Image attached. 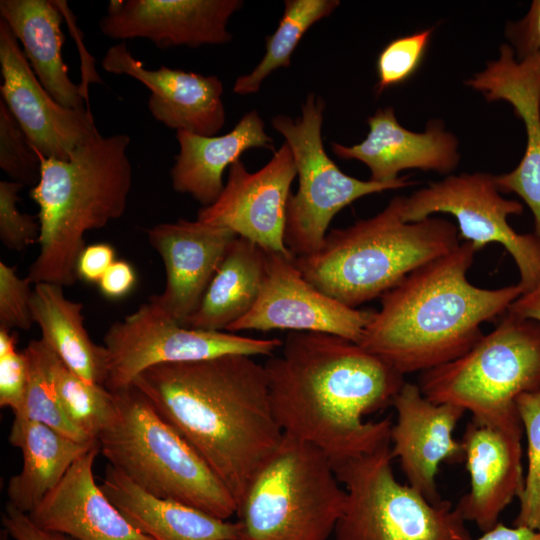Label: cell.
<instances>
[{"label": "cell", "instance_id": "obj_31", "mask_svg": "<svg viewBox=\"0 0 540 540\" xmlns=\"http://www.w3.org/2000/svg\"><path fill=\"white\" fill-rule=\"evenodd\" d=\"M338 0H286L278 27L266 38V52L258 65L239 76L233 86L238 95L258 92L262 82L275 70L288 68L291 55L309 28L328 17L338 6Z\"/></svg>", "mask_w": 540, "mask_h": 540}, {"label": "cell", "instance_id": "obj_36", "mask_svg": "<svg viewBox=\"0 0 540 540\" xmlns=\"http://www.w3.org/2000/svg\"><path fill=\"white\" fill-rule=\"evenodd\" d=\"M24 186L15 181H0V240L15 251L39 243L40 222L38 217L25 214L17 209L18 192Z\"/></svg>", "mask_w": 540, "mask_h": 540}, {"label": "cell", "instance_id": "obj_12", "mask_svg": "<svg viewBox=\"0 0 540 540\" xmlns=\"http://www.w3.org/2000/svg\"><path fill=\"white\" fill-rule=\"evenodd\" d=\"M501 193L496 175L450 174L405 196L402 218L415 222L436 213L450 214L458 223L459 237L478 251L490 243L501 244L518 268L517 284L525 293L540 282V239L534 233L520 234L510 226L508 217L522 214L524 207Z\"/></svg>", "mask_w": 540, "mask_h": 540}, {"label": "cell", "instance_id": "obj_32", "mask_svg": "<svg viewBox=\"0 0 540 540\" xmlns=\"http://www.w3.org/2000/svg\"><path fill=\"white\" fill-rule=\"evenodd\" d=\"M516 407L527 437V471L513 526L540 530V390L520 395Z\"/></svg>", "mask_w": 540, "mask_h": 540}, {"label": "cell", "instance_id": "obj_3", "mask_svg": "<svg viewBox=\"0 0 540 540\" xmlns=\"http://www.w3.org/2000/svg\"><path fill=\"white\" fill-rule=\"evenodd\" d=\"M476 252L464 241L407 274L380 297L358 344L402 375L464 355L483 337L482 324L504 314L523 293L518 284L486 289L470 283Z\"/></svg>", "mask_w": 540, "mask_h": 540}, {"label": "cell", "instance_id": "obj_7", "mask_svg": "<svg viewBox=\"0 0 540 540\" xmlns=\"http://www.w3.org/2000/svg\"><path fill=\"white\" fill-rule=\"evenodd\" d=\"M345 500L329 458L284 434L237 505V540H327Z\"/></svg>", "mask_w": 540, "mask_h": 540}, {"label": "cell", "instance_id": "obj_16", "mask_svg": "<svg viewBox=\"0 0 540 540\" xmlns=\"http://www.w3.org/2000/svg\"><path fill=\"white\" fill-rule=\"evenodd\" d=\"M523 432L519 414L497 423L471 419L460 440L470 487L455 508L483 533L523 490Z\"/></svg>", "mask_w": 540, "mask_h": 540}, {"label": "cell", "instance_id": "obj_41", "mask_svg": "<svg viewBox=\"0 0 540 540\" xmlns=\"http://www.w3.org/2000/svg\"><path fill=\"white\" fill-rule=\"evenodd\" d=\"M114 261L115 250L110 244L95 243L85 246L76 263L77 277L88 283H98Z\"/></svg>", "mask_w": 540, "mask_h": 540}, {"label": "cell", "instance_id": "obj_34", "mask_svg": "<svg viewBox=\"0 0 540 540\" xmlns=\"http://www.w3.org/2000/svg\"><path fill=\"white\" fill-rule=\"evenodd\" d=\"M435 28L429 27L391 40L376 61L377 95L408 81L421 66Z\"/></svg>", "mask_w": 540, "mask_h": 540}, {"label": "cell", "instance_id": "obj_11", "mask_svg": "<svg viewBox=\"0 0 540 540\" xmlns=\"http://www.w3.org/2000/svg\"><path fill=\"white\" fill-rule=\"evenodd\" d=\"M282 342L278 338L188 328L149 301L106 331L109 370L105 387L111 392L128 388L142 371L159 364L229 354L270 357Z\"/></svg>", "mask_w": 540, "mask_h": 540}, {"label": "cell", "instance_id": "obj_10", "mask_svg": "<svg viewBox=\"0 0 540 540\" xmlns=\"http://www.w3.org/2000/svg\"><path fill=\"white\" fill-rule=\"evenodd\" d=\"M324 109L323 99L310 93L298 118L276 115L271 122L289 145L297 169L298 190L288 199L284 230L285 245L295 258L318 251L332 219L355 200L416 184L408 176L377 182L341 171L323 146Z\"/></svg>", "mask_w": 540, "mask_h": 540}, {"label": "cell", "instance_id": "obj_35", "mask_svg": "<svg viewBox=\"0 0 540 540\" xmlns=\"http://www.w3.org/2000/svg\"><path fill=\"white\" fill-rule=\"evenodd\" d=\"M0 167L23 186L34 187L41 176V158L25 133L0 100Z\"/></svg>", "mask_w": 540, "mask_h": 540}, {"label": "cell", "instance_id": "obj_1", "mask_svg": "<svg viewBox=\"0 0 540 540\" xmlns=\"http://www.w3.org/2000/svg\"><path fill=\"white\" fill-rule=\"evenodd\" d=\"M276 353L264 367L283 434L317 447L333 466L390 442V418L364 417L393 404L404 375L326 333L289 332Z\"/></svg>", "mask_w": 540, "mask_h": 540}, {"label": "cell", "instance_id": "obj_8", "mask_svg": "<svg viewBox=\"0 0 540 540\" xmlns=\"http://www.w3.org/2000/svg\"><path fill=\"white\" fill-rule=\"evenodd\" d=\"M418 386L430 401L458 406L481 422L518 415L517 398L540 390V323L506 311L464 355L422 372Z\"/></svg>", "mask_w": 540, "mask_h": 540}, {"label": "cell", "instance_id": "obj_37", "mask_svg": "<svg viewBox=\"0 0 540 540\" xmlns=\"http://www.w3.org/2000/svg\"><path fill=\"white\" fill-rule=\"evenodd\" d=\"M29 378V361L24 350H16V336L0 328V406L14 415L24 406Z\"/></svg>", "mask_w": 540, "mask_h": 540}, {"label": "cell", "instance_id": "obj_27", "mask_svg": "<svg viewBox=\"0 0 540 540\" xmlns=\"http://www.w3.org/2000/svg\"><path fill=\"white\" fill-rule=\"evenodd\" d=\"M8 439L23 456L21 471L8 482V503L27 514L61 482L81 455L98 444L74 441L22 417H14Z\"/></svg>", "mask_w": 540, "mask_h": 540}, {"label": "cell", "instance_id": "obj_5", "mask_svg": "<svg viewBox=\"0 0 540 540\" xmlns=\"http://www.w3.org/2000/svg\"><path fill=\"white\" fill-rule=\"evenodd\" d=\"M404 200L395 196L373 217L331 230L318 251L295 258L303 276L328 296L357 308L460 244L458 227L447 219L404 221Z\"/></svg>", "mask_w": 540, "mask_h": 540}, {"label": "cell", "instance_id": "obj_21", "mask_svg": "<svg viewBox=\"0 0 540 540\" xmlns=\"http://www.w3.org/2000/svg\"><path fill=\"white\" fill-rule=\"evenodd\" d=\"M101 65L106 72L127 75L145 85L151 91L149 111L171 129L215 136L225 124L223 84L217 76L166 66L146 69L129 52L125 42L111 46Z\"/></svg>", "mask_w": 540, "mask_h": 540}, {"label": "cell", "instance_id": "obj_33", "mask_svg": "<svg viewBox=\"0 0 540 540\" xmlns=\"http://www.w3.org/2000/svg\"><path fill=\"white\" fill-rule=\"evenodd\" d=\"M24 352L29 361L28 385L23 409L14 417L42 423L80 443H98L69 420L34 349L28 344Z\"/></svg>", "mask_w": 540, "mask_h": 540}, {"label": "cell", "instance_id": "obj_40", "mask_svg": "<svg viewBox=\"0 0 540 540\" xmlns=\"http://www.w3.org/2000/svg\"><path fill=\"white\" fill-rule=\"evenodd\" d=\"M2 523L14 540H74L67 535L41 528L27 513L9 503L2 513Z\"/></svg>", "mask_w": 540, "mask_h": 540}, {"label": "cell", "instance_id": "obj_17", "mask_svg": "<svg viewBox=\"0 0 540 540\" xmlns=\"http://www.w3.org/2000/svg\"><path fill=\"white\" fill-rule=\"evenodd\" d=\"M486 101H505L522 120L526 147L515 169L496 175L503 193H514L529 207L534 234L540 239V51L517 59L512 47L501 44L499 57L465 81Z\"/></svg>", "mask_w": 540, "mask_h": 540}, {"label": "cell", "instance_id": "obj_13", "mask_svg": "<svg viewBox=\"0 0 540 540\" xmlns=\"http://www.w3.org/2000/svg\"><path fill=\"white\" fill-rule=\"evenodd\" d=\"M266 252V272L257 301L227 332H318L360 342L374 311L348 307L320 291L303 276L295 257Z\"/></svg>", "mask_w": 540, "mask_h": 540}, {"label": "cell", "instance_id": "obj_42", "mask_svg": "<svg viewBox=\"0 0 540 540\" xmlns=\"http://www.w3.org/2000/svg\"><path fill=\"white\" fill-rule=\"evenodd\" d=\"M135 283L136 274L131 264L124 260H115L97 285L106 298L120 299L132 291Z\"/></svg>", "mask_w": 540, "mask_h": 540}, {"label": "cell", "instance_id": "obj_9", "mask_svg": "<svg viewBox=\"0 0 540 540\" xmlns=\"http://www.w3.org/2000/svg\"><path fill=\"white\" fill-rule=\"evenodd\" d=\"M391 442L333 466L346 492L334 540H471L447 500L433 504L395 477Z\"/></svg>", "mask_w": 540, "mask_h": 540}, {"label": "cell", "instance_id": "obj_14", "mask_svg": "<svg viewBox=\"0 0 540 540\" xmlns=\"http://www.w3.org/2000/svg\"><path fill=\"white\" fill-rule=\"evenodd\" d=\"M297 176L295 160L284 141L270 161L249 172L241 160L229 167L218 198L201 207L197 219L232 230L268 252L294 257L284 242L286 208Z\"/></svg>", "mask_w": 540, "mask_h": 540}, {"label": "cell", "instance_id": "obj_24", "mask_svg": "<svg viewBox=\"0 0 540 540\" xmlns=\"http://www.w3.org/2000/svg\"><path fill=\"white\" fill-rule=\"evenodd\" d=\"M179 153L170 170L172 187L189 194L202 207L211 205L224 188L223 174L227 167L253 148L275 151L273 138L256 110L247 112L235 127L221 136H201L177 131Z\"/></svg>", "mask_w": 540, "mask_h": 540}, {"label": "cell", "instance_id": "obj_29", "mask_svg": "<svg viewBox=\"0 0 540 540\" xmlns=\"http://www.w3.org/2000/svg\"><path fill=\"white\" fill-rule=\"evenodd\" d=\"M31 309L41 339L56 356L83 380L105 386L108 352L90 338L84 325L83 304L68 299L63 287L43 282L34 285Z\"/></svg>", "mask_w": 540, "mask_h": 540}, {"label": "cell", "instance_id": "obj_39", "mask_svg": "<svg viewBox=\"0 0 540 540\" xmlns=\"http://www.w3.org/2000/svg\"><path fill=\"white\" fill-rule=\"evenodd\" d=\"M505 35L517 59L540 51V0L532 1L521 19L509 22Z\"/></svg>", "mask_w": 540, "mask_h": 540}, {"label": "cell", "instance_id": "obj_30", "mask_svg": "<svg viewBox=\"0 0 540 540\" xmlns=\"http://www.w3.org/2000/svg\"><path fill=\"white\" fill-rule=\"evenodd\" d=\"M29 345L36 352L46 376L69 420L97 441L113 421L116 404L113 392L89 383L71 371L42 339Z\"/></svg>", "mask_w": 540, "mask_h": 540}, {"label": "cell", "instance_id": "obj_43", "mask_svg": "<svg viewBox=\"0 0 540 540\" xmlns=\"http://www.w3.org/2000/svg\"><path fill=\"white\" fill-rule=\"evenodd\" d=\"M507 311L540 323V282L532 290L521 294L514 300Z\"/></svg>", "mask_w": 540, "mask_h": 540}, {"label": "cell", "instance_id": "obj_20", "mask_svg": "<svg viewBox=\"0 0 540 540\" xmlns=\"http://www.w3.org/2000/svg\"><path fill=\"white\" fill-rule=\"evenodd\" d=\"M166 272L162 293L149 301L182 324L198 307L230 244L232 230L198 219H178L146 229Z\"/></svg>", "mask_w": 540, "mask_h": 540}, {"label": "cell", "instance_id": "obj_18", "mask_svg": "<svg viewBox=\"0 0 540 540\" xmlns=\"http://www.w3.org/2000/svg\"><path fill=\"white\" fill-rule=\"evenodd\" d=\"M396 421L390 432L391 453L399 460L407 484L433 504L441 498L436 475L443 462L464 459L460 441L453 431L466 412L426 398L418 384L406 382L394 398Z\"/></svg>", "mask_w": 540, "mask_h": 540}, {"label": "cell", "instance_id": "obj_19", "mask_svg": "<svg viewBox=\"0 0 540 540\" xmlns=\"http://www.w3.org/2000/svg\"><path fill=\"white\" fill-rule=\"evenodd\" d=\"M240 0H113L99 21L108 38H144L159 48L226 44Z\"/></svg>", "mask_w": 540, "mask_h": 540}, {"label": "cell", "instance_id": "obj_23", "mask_svg": "<svg viewBox=\"0 0 540 540\" xmlns=\"http://www.w3.org/2000/svg\"><path fill=\"white\" fill-rule=\"evenodd\" d=\"M98 453L97 444L81 455L29 517L41 528L74 540H153L136 529L96 483Z\"/></svg>", "mask_w": 540, "mask_h": 540}, {"label": "cell", "instance_id": "obj_26", "mask_svg": "<svg viewBox=\"0 0 540 540\" xmlns=\"http://www.w3.org/2000/svg\"><path fill=\"white\" fill-rule=\"evenodd\" d=\"M0 16L22 44L27 60L48 93L66 108L88 110L86 94L70 79L63 61L65 36L58 1L1 0Z\"/></svg>", "mask_w": 540, "mask_h": 540}, {"label": "cell", "instance_id": "obj_15", "mask_svg": "<svg viewBox=\"0 0 540 540\" xmlns=\"http://www.w3.org/2000/svg\"><path fill=\"white\" fill-rule=\"evenodd\" d=\"M0 65L1 99L40 155L69 160L79 147L102 136L89 109L66 108L48 93L2 19Z\"/></svg>", "mask_w": 540, "mask_h": 540}, {"label": "cell", "instance_id": "obj_4", "mask_svg": "<svg viewBox=\"0 0 540 540\" xmlns=\"http://www.w3.org/2000/svg\"><path fill=\"white\" fill-rule=\"evenodd\" d=\"M130 141L126 134L101 136L69 160L39 154L41 176L30 190L41 227L40 251L26 276L32 284L74 285L86 232L123 216L132 187Z\"/></svg>", "mask_w": 540, "mask_h": 540}, {"label": "cell", "instance_id": "obj_2", "mask_svg": "<svg viewBox=\"0 0 540 540\" xmlns=\"http://www.w3.org/2000/svg\"><path fill=\"white\" fill-rule=\"evenodd\" d=\"M131 385L197 452L236 505L283 439L265 367L252 356L159 364Z\"/></svg>", "mask_w": 540, "mask_h": 540}, {"label": "cell", "instance_id": "obj_25", "mask_svg": "<svg viewBox=\"0 0 540 540\" xmlns=\"http://www.w3.org/2000/svg\"><path fill=\"white\" fill-rule=\"evenodd\" d=\"M100 487L139 531L153 540H237L239 526L185 503L154 496L110 464Z\"/></svg>", "mask_w": 540, "mask_h": 540}, {"label": "cell", "instance_id": "obj_22", "mask_svg": "<svg viewBox=\"0 0 540 540\" xmlns=\"http://www.w3.org/2000/svg\"><path fill=\"white\" fill-rule=\"evenodd\" d=\"M367 123L369 132L363 141L352 146L332 142L331 149L341 159L364 163L373 181H395L407 169L449 174L459 164L458 139L439 119L429 121L424 132H414L398 122L393 107H386L368 117Z\"/></svg>", "mask_w": 540, "mask_h": 540}, {"label": "cell", "instance_id": "obj_28", "mask_svg": "<svg viewBox=\"0 0 540 540\" xmlns=\"http://www.w3.org/2000/svg\"><path fill=\"white\" fill-rule=\"evenodd\" d=\"M267 252L252 241L237 236L196 310L181 324L207 331L226 329L245 316L259 296Z\"/></svg>", "mask_w": 540, "mask_h": 540}, {"label": "cell", "instance_id": "obj_38", "mask_svg": "<svg viewBox=\"0 0 540 540\" xmlns=\"http://www.w3.org/2000/svg\"><path fill=\"white\" fill-rule=\"evenodd\" d=\"M31 284L28 277L17 275L15 267L0 262V328L10 331L31 328L34 323Z\"/></svg>", "mask_w": 540, "mask_h": 540}, {"label": "cell", "instance_id": "obj_44", "mask_svg": "<svg viewBox=\"0 0 540 540\" xmlns=\"http://www.w3.org/2000/svg\"><path fill=\"white\" fill-rule=\"evenodd\" d=\"M474 540H540V530L516 526L509 527L498 523L495 527L484 532L482 536Z\"/></svg>", "mask_w": 540, "mask_h": 540}, {"label": "cell", "instance_id": "obj_6", "mask_svg": "<svg viewBox=\"0 0 540 540\" xmlns=\"http://www.w3.org/2000/svg\"><path fill=\"white\" fill-rule=\"evenodd\" d=\"M116 414L97 438L99 452L146 492L229 520L237 505L197 452L134 386L113 392Z\"/></svg>", "mask_w": 540, "mask_h": 540}]
</instances>
